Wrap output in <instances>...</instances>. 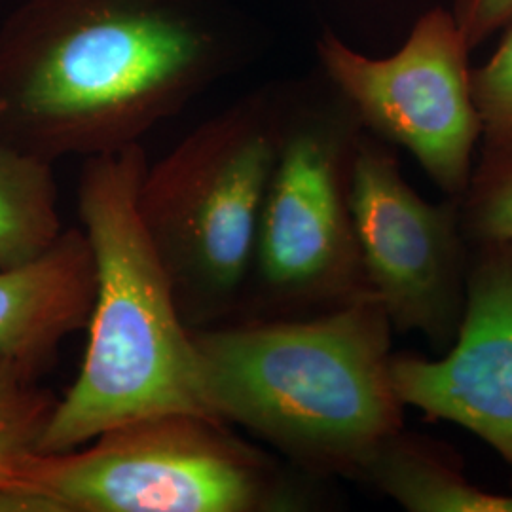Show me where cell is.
<instances>
[{
    "instance_id": "4",
    "label": "cell",
    "mask_w": 512,
    "mask_h": 512,
    "mask_svg": "<svg viewBox=\"0 0 512 512\" xmlns=\"http://www.w3.org/2000/svg\"><path fill=\"white\" fill-rule=\"evenodd\" d=\"M279 124L281 103L247 95L143 175L139 215L188 329L228 323L241 310Z\"/></svg>"
},
{
    "instance_id": "15",
    "label": "cell",
    "mask_w": 512,
    "mask_h": 512,
    "mask_svg": "<svg viewBox=\"0 0 512 512\" xmlns=\"http://www.w3.org/2000/svg\"><path fill=\"white\" fill-rule=\"evenodd\" d=\"M465 238L512 241V164L475 173L461 200Z\"/></svg>"
},
{
    "instance_id": "8",
    "label": "cell",
    "mask_w": 512,
    "mask_h": 512,
    "mask_svg": "<svg viewBox=\"0 0 512 512\" xmlns=\"http://www.w3.org/2000/svg\"><path fill=\"white\" fill-rule=\"evenodd\" d=\"M349 203L368 287L391 327L418 330L444 353L458 334L467 296L461 202H425L404 181L395 154L361 133Z\"/></svg>"
},
{
    "instance_id": "6",
    "label": "cell",
    "mask_w": 512,
    "mask_h": 512,
    "mask_svg": "<svg viewBox=\"0 0 512 512\" xmlns=\"http://www.w3.org/2000/svg\"><path fill=\"white\" fill-rule=\"evenodd\" d=\"M361 124L344 99L281 105L272 175L241 302L247 319L306 317L372 294L351 217Z\"/></svg>"
},
{
    "instance_id": "2",
    "label": "cell",
    "mask_w": 512,
    "mask_h": 512,
    "mask_svg": "<svg viewBox=\"0 0 512 512\" xmlns=\"http://www.w3.org/2000/svg\"><path fill=\"white\" fill-rule=\"evenodd\" d=\"M391 323L374 294L306 317L190 329L205 403L311 475L361 478L403 431Z\"/></svg>"
},
{
    "instance_id": "13",
    "label": "cell",
    "mask_w": 512,
    "mask_h": 512,
    "mask_svg": "<svg viewBox=\"0 0 512 512\" xmlns=\"http://www.w3.org/2000/svg\"><path fill=\"white\" fill-rule=\"evenodd\" d=\"M42 370L0 357V484L38 452L57 399L38 384Z\"/></svg>"
},
{
    "instance_id": "7",
    "label": "cell",
    "mask_w": 512,
    "mask_h": 512,
    "mask_svg": "<svg viewBox=\"0 0 512 512\" xmlns=\"http://www.w3.org/2000/svg\"><path fill=\"white\" fill-rule=\"evenodd\" d=\"M317 52L325 74L361 128L406 148L452 200L473 179L480 118L473 97L469 46L454 14L433 8L403 48L372 59L325 33Z\"/></svg>"
},
{
    "instance_id": "12",
    "label": "cell",
    "mask_w": 512,
    "mask_h": 512,
    "mask_svg": "<svg viewBox=\"0 0 512 512\" xmlns=\"http://www.w3.org/2000/svg\"><path fill=\"white\" fill-rule=\"evenodd\" d=\"M61 234L52 162L0 145V270L37 260Z\"/></svg>"
},
{
    "instance_id": "11",
    "label": "cell",
    "mask_w": 512,
    "mask_h": 512,
    "mask_svg": "<svg viewBox=\"0 0 512 512\" xmlns=\"http://www.w3.org/2000/svg\"><path fill=\"white\" fill-rule=\"evenodd\" d=\"M363 480L412 512H512V494L482 490L437 444L399 431L368 463Z\"/></svg>"
},
{
    "instance_id": "16",
    "label": "cell",
    "mask_w": 512,
    "mask_h": 512,
    "mask_svg": "<svg viewBox=\"0 0 512 512\" xmlns=\"http://www.w3.org/2000/svg\"><path fill=\"white\" fill-rule=\"evenodd\" d=\"M469 50L512 21V0H458L452 12Z\"/></svg>"
},
{
    "instance_id": "10",
    "label": "cell",
    "mask_w": 512,
    "mask_h": 512,
    "mask_svg": "<svg viewBox=\"0 0 512 512\" xmlns=\"http://www.w3.org/2000/svg\"><path fill=\"white\" fill-rule=\"evenodd\" d=\"M93 300L92 247L73 228L37 260L0 270V357L44 370L67 336L88 327Z\"/></svg>"
},
{
    "instance_id": "3",
    "label": "cell",
    "mask_w": 512,
    "mask_h": 512,
    "mask_svg": "<svg viewBox=\"0 0 512 512\" xmlns=\"http://www.w3.org/2000/svg\"><path fill=\"white\" fill-rule=\"evenodd\" d=\"M147 167L141 145L90 156L82 167L78 213L95 262L90 342L73 387L57 399L40 454L80 448L156 414L215 418L203 399L190 329L139 215Z\"/></svg>"
},
{
    "instance_id": "9",
    "label": "cell",
    "mask_w": 512,
    "mask_h": 512,
    "mask_svg": "<svg viewBox=\"0 0 512 512\" xmlns=\"http://www.w3.org/2000/svg\"><path fill=\"white\" fill-rule=\"evenodd\" d=\"M444 353L393 355L397 399L469 429L512 471V241L476 243L461 325Z\"/></svg>"
},
{
    "instance_id": "1",
    "label": "cell",
    "mask_w": 512,
    "mask_h": 512,
    "mask_svg": "<svg viewBox=\"0 0 512 512\" xmlns=\"http://www.w3.org/2000/svg\"><path fill=\"white\" fill-rule=\"evenodd\" d=\"M236 57L217 0H29L0 31V145L48 162L141 145Z\"/></svg>"
},
{
    "instance_id": "14",
    "label": "cell",
    "mask_w": 512,
    "mask_h": 512,
    "mask_svg": "<svg viewBox=\"0 0 512 512\" xmlns=\"http://www.w3.org/2000/svg\"><path fill=\"white\" fill-rule=\"evenodd\" d=\"M488 63L471 73L482 158L475 173L512 164V21Z\"/></svg>"
},
{
    "instance_id": "5",
    "label": "cell",
    "mask_w": 512,
    "mask_h": 512,
    "mask_svg": "<svg viewBox=\"0 0 512 512\" xmlns=\"http://www.w3.org/2000/svg\"><path fill=\"white\" fill-rule=\"evenodd\" d=\"M4 482L44 495L55 512H270L306 503L226 421L190 412L128 421L67 452H35Z\"/></svg>"
}]
</instances>
